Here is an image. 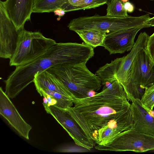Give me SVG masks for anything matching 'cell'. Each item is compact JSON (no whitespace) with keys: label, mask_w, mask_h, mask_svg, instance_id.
<instances>
[{"label":"cell","mask_w":154,"mask_h":154,"mask_svg":"<svg viewBox=\"0 0 154 154\" xmlns=\"http://www.w3.org/2000/svg\"><path fill=\"white\" fill-rule=\"evenodd\" d=\"M73 102L74 106L64 109L96 144L100 130L132 111L124 89L117 80L106 83L100 92L84 98L76 97Z\"/></svg>","instance_id":"cell-1"},{"label":"cell","mask_w":154,"mask_h":154,"mask_svg":"<svg viewBox=\"0 0 154 154\" xmlns=\"http://www.w3.org/2000/svg\"><path fill=\"white\" fill-rule=\"evenodd\" d=\"M94 54L93 48L85 43H56L36 60L16 67L4 81L5 92L10 98H15L33 82L35 75L38 72L63 63H86Z\"/></svg>","instance_id":"cell-2"},{"label":"cell","mask_w":154,"mask_h":154,"mask_svg":"<svg viewBox=\"0 0 154 154\" xmlns=\"http://www.w3.org/2000/svg\"><path fill=\"white\" fill-rule=\"evenodd\" d=\"M86 63H63L46 70L53 74L77 98L88 97L91 91H99L101 82L99 77L91 72Z\"/></svg>","instance_id":"cell-3"},{"label":"cell","mask_w":154,"mask_h":154,"mask_svg":"<svg viewBox=\"0 0 154 154\" xmlns=\"http://www.w3.org/2000/svg\"><path fill=\"white\" fill-rule=\"evenodd\" d=\"M150 18L149 14L139 17L128 15L123 17L95 14L91 16L80 17L73 19L68 24L67 27L70 30L75 32L95 29L106 32L108 34L133 28L149 27L146 23Z\"/></svg>","instance_id":"cell-4"},{"label":"cell","mask_w":154,"mask_h":154,"mask_svg":"<svg viewBox=\"0 0 154 154\" xmlns=\"http://www.w3.org/2000/svg\"><path fill=\"white\" fill-rule=\"evenodd\" d=\"M56 43L55 41L45 37L39 32L29 31L24 29L21 30L9 65L17 67L30 63L43 55Z\"/></svg>","instance_id":"cell-5"},{"label":"cell","mask_w":154,"mask_h":154,"mask_svg":"<svg viewBox=\"0 0 154 154\" xmlns=\"http://www.w3.org/2000/svg\"><path fill=\"white\" fill-rule=\"evenodd\" d=\"M95 148L100 151L145 152L154 150V137L133 128L121 132L104 145H97Z\"/></svg>","instance_id":"cell-6"},{"label":"cell","mask_w":154,"mask_h":154,"mask_svg":"<svg viewBox=\"0 0 154 154\" xmlns=\"http://www.w3.org/2000/svg\"><path fill=\"white\" fill-rule=\"evenodd\" d=\"M47 113L51 114L66 131L76 145L89 151L94 146V142L85 134L78 124L64 109L55 106H44Z\"/></svg>","instance_id":"cell-7"},{"label":"cell","mask_w":154,"mask_h":154,"mask_svg":"<svg viewBox=\"0 0 154 154\" xmlns=\"http://www.w3.org/2000/svg\"><path fill=\"white\" fill-rule=\"evenodd\" d=\"M19 34L9 17L4 2L0 1V57L10 59L15 51Z\"/></svg>","instance_id":"cell-8"},{"label":"cell","mask_w":154,"mask_h":154,"mask_svg":"<svg viewBox=\"0 0 154 154\" xmlns=\"http://www.w3.org/2000/svg\"><path fill=\"white\" fill-rule=\"evenodd\" d=\"M130 80L145 88L154 84V61L146 48L137 53L131 67Z\"/></svg>","instance_id":"cell-9"},{"label":"cell","mask_w":154,"mask_h":154,"mask_svg":"<svg viewBox=\"0 0 154 154\" xmlns=\"http://www.w3.org/2000/svg\"><path fill=\"white\" fill-rule=\"evenodd\" d=\"M0 114L20 136L29 139L32 126L23 119L2 87L0 88Z\"/></svg>","instance_id":"cell-10"},{"label":"cell","mask_w":154,"mask_h":154,"mask_svg":"<svg viewBox=\"0 0 154 154\" xmlns=\"http://www.w3.org/2000/svg\"><path fill=\"white\" fill-rule=\"evenodd\" d=\"M144 28L141 26L131 28L107 34L102 46L110 54H122L131 51L134 45L137 34Z\"/></svg>","instance_id":"cell-11"},{"label":"cell","mask_w":154,"mask_h":154,"mask_svg":"<svg viewBox=\"0 0 154 154\" xmlns=\"http://www.w3.org/2000/svg\"><path fill=\"white\" fill-rule=\"evenodd\" d=\"M131 102L133 128L137 131L154 137V116L142 103L140 100L130 96L127 98Z\"/></svg>","instance_id":"cell-12"},{"label":"cell","mask_w":154,"mask_h":154,"mask_svg":"<svg viewBox=\"0 0 154 154\" xmlns=\"http://www.w3.org/2000/svg\"><path fill=\"white\" fill-rule=\"evenodd\" d=\"M35 0H6L4 2L8 15L18 30L24 28L30 19Z\"/></svg>","instance_id":"cell-13"},{"label":"cell","mask_w":154,"mask_h":154,"mask_svg":"<svg viewBox=\"0 0 154 154\" xmlns=\"http://www.w3.org/2000/svg\"><path fill=\"white\" fill-rule=\"evenodd\" d=\"M149 36L145 32H141L130 52L126 56L122 57L115 76L124 89L130 81L131 67L135 58L140 50L146 48Z\"/></svg>","instance_id":"cell-14"},{"label":"cell","mask_w":154,"mask_h":154,"mask_svg":"<svg viewBox=\"0 0 154 154\" xmlns=\"http://www.w3.org/2000/svg\"><path fill=\"white\" fill-rule=\"evenodd\" d=\"M33 82L36 88H41L61 94L73 100L76 97L53 74L47 70L35 75Z\"/></svg>","instance_id":"cell-15"},{"label":"cell","mask_w":154,"mask_h":154,"mask_svg":"<svg viewBox=\"0 0 154 154\" xmlns=\"http://www.w3.org/2000/svg\"><path fill=\"white\" fill-rule=\"evenodd\" d=\"M110 0H68L61 8L66 12L94 8L107 4Z\"/></svg>","instance_id":"cell-16"},{"label":"cell","mask_w":154,"mask_h":154,"mask_svg":"<svg viewBox=\"0 0 154 154\" xmlns=\"http://www.w3.org/2000/svg\"><path fill=\"white\" fill-rule=\"evenodd\" d=\"M122 59V57L117 58L110 63H106L97 71L96 74L100 79L102 85H103L107 82L112 83L117 80L115 76Z\"/></svg>","instance_id":"cell-17"},{"label":"cell","mask_w":154,"mask_h":154,"mask_svg":"<svg viewBox=\"0 0 154 154\" xmlns=\"http://www.w3.org/2000/svg\"><path fill=\"white\" fill-rule=\"evenodd\" d=\"M85 43L93 48L102 46L107 33L105 32L90 29L75 32Z\"/></svg>","instance_id":"cell-18"},{"label":"cell","mask_w":154,"mask_h":154,"mask_svg":"<svg viewBox=\"0 0 154 154\" xmlns=\"http://www.w3.org/2000/svg\"><path fill=\"white\" fill-rule=\"evenodd\" d=\"M68 0H35L33 12L43 13L53 12L60 8Z\"/></svg>","instance_id":"cell-19"},{"label":"cell","mask_w":154,"mask_h":154,"mask_svg":"<svg viewBox=\"0 0 154 154\" xmlns=\"http://www.w3.org/2000/svg\"><path fill=\"white\" fill-rule=\"evenodd\" d=\"M40 96L43 94L50 95L56 99L57 103L56 106L63 109H66L73 105V100L59 93L41 88H36Z\"/></svg>","instance_id":"cell-20"},{"label":"cell","mask_w":154,"mask_h":154,"mask_svg":"<svg viewBox=\"0 0 154 154\" xmlns=\"http://www.w3.org/2000/svg\"><path fill=\"white\" fill-rule=\"evenodd\" d=\"M106 15L110 16L123 17L128 15L121 0H110L107 4Z\"/></svg>","instance_id":"cell-21"},{"label":"cell","mask_w":154,"mask_h":154,"mask_svg":"<svg viewBox=\"0 0 154 154\" xmlns=\"http://www.w3.org/2000/svg\"><path fill=\"white\" fill-rule=\"evenodd\" d=\"M124 90L127 98L131 96L135 99L141 100L144 93L145 88L140 85L130 80Z\"/></svg>","instance_id":"cell-22"},{"label":"cell","mask_w":154,"mask_h":154,"mask_svg":"<svg viewBox=\"0 0 154 154\" xmlns=\"http://www.w3.org/2000/svg\"><path fill=\"white\" fill-rule=\"evenodd\" d=\"M140 100L149 110H153L154 107V84L145 88L144 93Z\"/></svg>","instance_id":"cell-23"},{"label":"cell","mask_w":154,"mask_h":154,"mask_svg":"<svg viewBox=\"0 0 154 154\" xmlns=\"http://www.w3.org/2000/svg\"><path fill=\"white\" fill-rule=\"evenodd\" d=\"M89 151L88 149L78 145L73 146L64 145L57 147L56 151L61 152H87Z\"/></svg>","instance_id":"cell-24"},{"label":"cell","mask_w":154,"mask_h":154,"mask_svg":"<svg viewBox=\"0 0 154 154\" xmlns=\"http://www.w3.org/2000/svg\"><path fill=\"white\" fill-rule=\"evenodd\" d=\"M146 49L151 57L154 61V32L149 36V38Z\"/></svg>","instance_id":"cell-25"},{"label":"cell","mask_w":154,"mask_h":154,"mask_svg":"<svg viewBox=\"0 0 154 154\" xmlns=\"http://www.w3.org/2000/svg\"><path fill=\"white\" fill-rule=\"evenodd\" d=\"M124 7L127 12L129 13L132 12L134 9V5L128 2L124 3Z\"/></svg>","instance_id":"cell-26"},{"label":"cell","mask_w":154,"mask_h":154,"mask_svg":"<svg viewBox=\"0 0 154 154\" xmlns=\"http://www.w3.org/2000/svg\"><path fill=\"white\" fill-rule=\"evenodd\" d=\"M53 12L55 15H57L59 17L63 16L66 12L63 9L60 8L56 9Z\"/></svg>","instance_id":"cell-27"},{"label":"cell","mask_w":154,"mask_h":154,"mask_svg":"<svg viewBox=\"0 0 154 154\" xmlns=\"http://www.w3.org/2000/svg\"><path fill=\"white\" fill-rule=\"evenodd\" d=\"M146 24L149 26H154V17L150 18L146 22Z\"/></svg>","instance_id":"cell-28"},{"label":"cell","mask_w":154,"mask_h":154,"mask_svg":"<svg viewBox=\"0 0 154 154\" xmlns=\"http://www.w3.org/2000/svg\"><path fill=\"white\" fill-rule=\"evenodd\" d=\"M43 105H47L48 103V99L47 97H44V98H43Z\"/></svg>","instance_id":"cell-29"},{"label":"cell","mask_w":154,"mask_h":154,"mask_svg":"<svg viewBox=\"0 0 154 154\" xmlns=\"http://www.w3.org/2000/svg\"><path fill=\"white\" fill-rule=\"evenodd\" d=\"M123 3L127 2L129 0H121Z\"/></svg>","instance_id":"cell-30"},{"label":"cell","mask_w":154,"mask_h":154,"mask_svg":"<svg viewBox=\"0 0 154 154\" xmlns=\"http://www.w3.org/2000/svg\"></svg>","instance_id":"cell-31"}]
</instances>
